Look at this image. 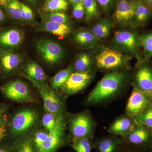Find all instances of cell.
I'll list each match as a JSON object with an SVG mask.
<instances>
[{"label":"cell","mask_w":152,"mask_h":152,"mask_svg":"<svg viewBox=\"0 0 152 152\" xmlns=\"http://www.w3.org/2000/svg\"><path fill=\"white\" fill-rule=\"evenodd\" d=\"M128 79L125 71L110 72L98 83L86 99L89 105H98L110 102L123 91Z\"/></svg>","instance_id":"cell-1"},{"label":"cell","mask_w":152,"mask_h":152,"mask_svg":"<svg viewBox=\"0 0 152 152\" xmlns=\"http://www.w3.org/2000/svg\"><path fill=\"white\" fill-rule=\"evenodd\" d=\"M95 59L98 69L113 72L129 67L132 58L118 50L104 48L96 55Z\"/></svg>","instance_id":"cell-2"},{"label":"cell","mask_w":152,"mask_h":152,"mask_svg":"<svg viewBox=\"0 0 152 152\" xmlns=\"http://www.w3.org/2000/svg\"><path fill=\"white\" fill-rule=\"evenodd\" d=\"M69 122V129L72 140L80 138L92 139L96 123L88 111L72 115Z\"/></svg>","instance_id":"cell-3"},{"label":"cell","mask_w":152,"mask_h":152,"mask_svg":"<svg viewBox=\"0 0 152 152\" xmlns=\"http://www.w3.org/2000/svg\"><path fill=\"white\" fill-rule=\"evenodd\" d=\"M37 114L32 110L25 109L17 112L11 121V134L18 137L26 135L37 124Z\"/></svg>","instance_id":"cell-4"},{"label":"cell","mask_w":152,"mask_h":152,"mask_svg":"<svg viewBox=\"0 0 152 152\" xmlns=\"http://www.w3.org/2000/svg\"><path fill=\"white\" fill-rule=\"evenodd\" d=\"M27 79L32 83L39 92L43 101L44 107L46 112L54 114L58 116H64V104L54 90L44 83Z\"/></svg>","instance_id":"cell-5"},{"label":"cell","mask_w":152,"mask_h":152,"mask_svg":"<svg viewBox=\"0 0 152 152\" xmlns=\"http://www.w3.org/2000/svg\"><path fill=\"white\" fill-rule=\"evenodd\" d=\"M152 102V95L134 88L128 101L126 113L134 118L143 113Z\"/></svg>","instance_id":"cell-6"},{"label":"cell","mask_w":152,"mask_h":152,"mask_svg":"<svg viewBox=\"0 0 152 152\" xmlns=\"http://www.w3.org/2000/svg\"><path fill=\"white\" fill-rule=\"evenodd\" d=\"M93 77L91 72H73L61 87V90L66 97L75 94L86 88Z\"/></svg>","instance_id":"cell-7"},{"label":"cell","mask_w":152,"mask_h":152,"mask_svg":"<svg viewBox=\"0 0 152 152\" xmlns=\"http://www.w3.org/2000/svg\"><path fill=\"white\" fill-rule=\"evenodd\" d=\"M4 94L11 100L22 103L34 102L27 86L19 80L9 82L1 87Z\"/></svg>","instance_id":"cell-8"},{"label":"cell","mask_w":152,"mask_h":152,"mask_svg":"<svg viewBox=\"0 0 152 152\" xmlns=\"http://www.w3.org/2000/svg\"><path fill=\"white\" fill-rule=\"evenodd\" d=\"M36 48L44 61L50 64L59 61L64 56V50L56 42L47 39L37 41Z\"/></svg>","instance_id":"cell-9"},{"label":"cell","mask_w":152,"mask_h":152,"mask_svg":"<svg viewBox=\"0 0 152 152\" xmlns=\"http://www.w3.org/2000/svg\"><path fill=\"white\" fill-rule=\"evenodd\" d=\"M112 15V20L119 25L132 26L134 16V0H118Z\"/></svg>","instance_id":"cell-10"},{"label":"cell","mask_w":152,"mask_h":152,"mask_svg":"<svg viewBox=\"0 0 152 152\" xmlns=\"http://www.w3.org/2000/svg\"><path fill=\"white\" fill-rule=\"evenodd\" d=\"M122 139L124 142L138 148L151 147L152 131L143 126L137 124L134 129Z\"/></svg>","instance_id":"cell-11"},{"label":"cell","mask_w":152,"mask_h":152,"mask_svg":"<svg viewBox=\"0 0 152 152\" xmlns=\"http://www.w3.org/2000/svg\"><path fill=\"white\" fill-rule=\"evenodd\" d=\"M139 37L135 33L128 31H117L115 33L114 41L120 47L138 57L140 45Z\"/></svg>","instance_id":"cell-12"},{"label":"cell","mask_w":152,"mask_h":152,"mask_svg":"<svg viewBox=\"0 0 152 152\" xmlns=\"http://www.w3.org/2000/svg\"><path fill=\"white\" fill-rule=\"evenodd\" d=\"M65 119L59 123L54 129L49 132L40 152H56L65 141L66 131Z\"/></svg>","instance_id":"cell-13"},{"label":"cell","mask_w":152,"mask_h":152,"mask_svg":"<svg viewBox=\"0 0 152 152\" xmlns=\"http://www.w3.org/2000/svg\"><path fill=\"white\" fill-rule=\"evenodd\" d=\"M137 125L134 118L125 113L114 120L108 128L107 132L123 138L132 131Z\"/></svg>","instance_id":"cell-14"},{"label":"cell","mask_w":152,"mask_h":152,"mask_svg":"<svg viewBox=\"0 0 152 152\" xmlns=\"http://www.w3.org/2000/svg\"><path fill=\"white\" fill-rule=\"evenodd\" d=\"M140 64L134 80V88L152 95V70L145 62Z\"/></svg>","instance_id":"cell-15"},{"label":"cell","mask_w":152,"mask_h":152,"mask_svg":"<svg viewBox=\"0 0 152 152\" xmlns=\"http://www.w3.org/2000/svg\"><path fill=\"white\" fill-rule=\"evenodd\" d=\"M134 27H140L145 25L152 17V8L143 0H134Z\"/></svg>","instance_id":"cell-16"},{"label":"cell","mask_w":152,"mask_h":152,"mask_svg":"<svg viewBox=\"0 0 152 152\" xmlns=\"http://www.w3.org/2000/svg\"><path fill=\"white\" fill-rule=\"evenodd\" d=\"M24 38V33L15 28L5 30L0 32V47L10 50L20 45Z\"/></svg>","instance_id":"cell-17"},{"label":"cell","mask_w":152,"mask_h":152,"mask_svg":"<svg viewBox=\"0 0 152 152\" xmlns=\"http://www.w3.org/2000/svg\"><path fill=\"white\" fill-rule=\"evenodd\" d=\"M21 61L20 55L10 50H1L0 64L3 72L9 74L15 71Z\"/></svg>","instance_id":"cell-18"},{"label":"cell","mask_w":152,"mask_h":152,"mask_svg":"<svg viewBox=\"0 0 152 152\" xmlns=\"http://www.w3.org/2000/svg\"><path fill=\"white\" fill-rule=\"evenodd\" d=\"M123 143L122 138L112 134L98 140L94 145L98 152H117Z\"/></svg>","instance_id":"cell-19"},{"label":"cell","mask_w":152,"mask_h":152,"mask_svg":"<svg viewBox=\"0 0 152 152\" xmlns=\"http://www.w3.org/2000/svg\"><path fill=\"white\" fill-rule=\"evenodd\" d=\"M40 30L50 33L55 35L64 38L70 34L71 28L67 24H60L45 20L39 26Z\"/></svg>","instance_id":"cell-20"},{"label":"cell","mask_w":152,"mask_h":152,"mask_svg":"<svg viewBox=\"0 0 152 152\" xmlns=\"http://www.w3.org/2000/svg\"><path fill=\"white\" fill-rule=\"evenodd\" d=\"M75 42L79 45L85 48H91L96 45L100 40L91 30H79L74 36Z\"/></svg>","instance_id":"cell-21"},{"label":"cell","mask_w":152,"mask_h":152,"mask_svg":"<svg viewBox=\"0 0 152 152\" xmlns=\"http://www.w3.org/2000/svg\"><path fill=\"white\" fill-rule=\"evenodd\" d=\"M26 78L33 80L34 81L44 83L47 78L46 74L43 69L37 63L31 62L27 64L25 68Z\"/></svg>","instance_id":"cell-22"},{"label":"cell","mask_w":152,"mask_h":152,"mask_svg":"<svg viewBox=\"0 0 152 152\" xmlns=\"http://www.w3.org/2000/svg\"><path fill=\"white\" fill-rule=\"evenodd\" d=\"M12 149V152H36L33 137L27 135L19 137Z\"/></svg>","instance_id":"cell-23"},{"label":"cell","mask_w":152,"mask_h":152,"mask_svg":"<svg viewBox=\"0 0 152 152\" xmlns=\"http://www.w3.org/2000/svg\"><path fill=\"white\" fill-rule=\"evenodd\" d=\"M113 20L110 18H106L97 23L93 26L91 31L99 39L107 37L113 25Z\"/></svg>","instance_id":"cell-24"},{"label":"cell","mask_w":152,"mask_h":152,"mask_svg":"<svg viewBox=\"0 0 152 152\" xmlns=\"http://www.w3.org/2000/svg\"><path fill=\"white\" fill-rule=\"evenodd\" d=\"M74 68L72 66L60 71L50 80V85L53 90L59 89L73 72Z\"/></svg>","instance_id":"cell-25"},{"label":"cell","mask_w":152,"mask_h":152,"mask_svg":"<svg viewBox=\"0 0 152 152\" xmlns=\"http://www.w3.org/2000/svg\"><path fill=\"white\" fill-rule=\"evenodd\" d=\"M2 7L10 18L15 21L22 20L21 3L19 0H10Z\"/></svg>","instance_id":"cell-26"},{"label":"cell","mask_w":152,"mask_h":152,"mask_svg":"<svg viewBox=\"0 0 152 152\" xmlns=\"http://www.w3.org/2000/svg\"><path fill=\"white\" fill-rule=\"evenodd\" d=\"M83 3L87 22L91 21L100 17L101 12L96 0H83Z\"/></svg>","instance_id":"cell-27"},{"label":"cell","mask_w":152,"mask_h":152,"mask_svg":"<svg viewBox=\"0 0 152 152\" xmlns=\"http://www.w3.org/2000/svg\"><path fill=\"white\" fill-rule=\"evenodd\" d=\"M69 2L67 0H49L44 5L42 10L46 13L67 10Z\"/></svg>","instance_id":"cell-28"},{"label":"cell","mask_w":152,"mask_h":152,"mask_svg":"<svg viewBox=\"0 0 152 152\" xmlns=\"http://www.w3.org/2000/svg\"><path fill=\"white\" fill-rule=\"evenodd\" d=\"M140 45L143 48L144 59L145 62L152 57V32L139 37Z\"/></svg>","instance_id":"cell-29"},{"label":"cell","mask_w":152,"mask_h":152,"mask_svg":"<svg viewBox=\"0 0 152 152\" xmlns=\"http://www.w3.org/2000/svg\"><path fill=\"white\" fill-rule=\"evenodd\" d=\"M64 116H58L52 113L47 112L42 119L43 126L49 132L53 130L61 121L64 119Z\"/></svg>","instance_id":"cell-30"},{"label":"cell","mask_w":152,"mask_h":152,"mask_svg":"<svg viewBox=\"0 0 152 152\" xmlns=\"http://www.w3.org/2000/svg\"><path fill=\"white\" fill-rule=\"evenodd\" d=\"M91 66L92 61L89 56L83 53L78 57L73 68L75 72H91Z\"/></svg>","instance_id":"cell-31"},{"label":"cell","mask_w":152,"mask_h":152,"mask_svg":"<svg viewBox=\"0 0 152 152\" xmlns=\"http://www.w3.org/2000/svg\"><path fill=\"white\" fill-rule=\"evenodd\" d=\"M134 119L137 124L143 126L152 131V102L145 111Z\"/></svg>","instance_id":"cell-32"},{"label":"cell","mask_w":152,"mask_h":152,"mask_svg":"<svg viewBox=\"0 0 152 152\" xmlns=\"http://www.w3.org/2000/svg\"><path fill=\"white\" fill-rule=\"evenodd\" d=\"M43 18L46 20L60 24H67L69 22V18L62 12L48 13L42 15Z\"/></svg>","instance_id":"cell-33"},{"label":"cell","mask_w":152,"mask_h":152,"mask_svg":"<svg viewBox=\"0 0 152 152\" xmlns=\"http://www.w3.org/2000/svg\"><path fill=\"white\" fill-rule=\"evenodd\" d=\"M72 147L76 152H91V145L88 139L73 140Z\"/></svg>","instance_id":"cell-34"},{"label":"cell","mask_w":152,"mask_h":152,"mask_svg":"<svg viewBox=\"0 0 152 152\" xmlns=\"http://www.w3.org/2000/svg\"><path fill=\"white\" fill-rule=\"evenodd\" d=\"M49 134V132L47 130L38 131L35 134L33 137V140L36 152H40Z\"/></svg>","instance_id":"cell-35"},{"label":"cell","mask_w":152,"mask_h":152,"mask_svg":"<svg viewBox=\"0 0 152 152\" xmlns=\"http://www.w3.org/2000/svg\"><path fill=\"white\" fill-rule=\"evenodd\" d=\"M101 12L110 13L113 10L118 0H96Z\"/></svg>","instance_id":"cell-36"},{"label":"cell","mask_w":152,"mask_h":152,"mask_svg":"<svg viewBox=\"0 0 152 152\" xmlns=\"http://www.w3.org/2000/svg\"><path fill=\"white\" fill-rule=\"evenodd\" d=\"M7 120L5 113L0 115V142L7 136Z\"/></svg>","instance_id":"cell-37"},{"label":"cell","mask_w":152,"mask_h":152,"mask_svg":"<svg viewBox=\"0 0 152 152\" xmlns=\"http://www.w3.org/2000/svg\"><path fill=\"white\" fill-rule=\"evenodd\" d=\"M72 14L74 18L76 19L79 20L83 18L85 15V10L83 2L73 6Z\"/></svg>","instance_id":"cell-38"},{"label":"cell","mask_w":152,"mask_h":152,"mask_svg":"<svg viewBox=\"0 0 152 152\" xmlns=\"http://www.w3.org/2000/svg\"><path fill=\"white\" fill-rule=\"evenodd\" d=\"M21 17L22 20L31 21L33 20L34 15L31 9L28 6L21 3Z\"/></svg>","instance_id":"cell-39"},{"label":"cell","mask_w":152,"mask_h":152,"mask_svg":"<svg viewBox=\"0 0 152 152\" xmlns=\"http://www.w3.org/2000/svg\"><path fill=\"white\" fill-rule=\"evenodd\" d=\"M3 9L0 7V24L4 22L7 18V14Z\"/></svg>","instance_id":"cell-40"},{"label":"cell","mask_w":152,"mask_h":152,"mask_svg":"<svg viewBox=\"0 0 152 152\" xmlns=\"http://www.w3.org/2000/svg\"><path fill=\"white\" fill-rule=\"evenodd\" d=\"M8 109V107L4 104H0V115L6 113Z\"/></svg>","instance_id":"cell-41"},{"label":"cell","mask_w":152,"mask_h":152,"mask_svg":"<svg viewBox=\"0 0 152 152\" xmlns=\"http://www.w3.org/2000/svg\"><path fill=\"white\" fill-rule=\"evenodd\" d=\"M0 152H12V148L5 146H0Z\"/></svg>","instance_id":"cell-42"},{"label":"cell","mask_w":152,"mask_h":152,"mask_svg":"<svg viewBox=\"0 0 152 152\" xmlns=\"http://www.w3.org/2000/svg\"><path fill=\"white\" fill-rule=\"evenodd\" d=\"M69 3H70L73 6L79 3L82 2L83 0H67Z\"/></svg>","instance_id":"cell-43"},{"label":"cell","mask_w":152,"mask_h":152,"mask_svg":"<svg viewBox=\"0 0 152 152\" xmlns=\"http://www.w3.org/2000/svg\"><path fill=\"white\" fill-rule=\"evenodd\" d=\"M10 0H0V6L3 7Z\"/></svg>","instance_id":"cell-44"},{"label":"cell","mask_w":152,"mask_h":152,"mask_svg":"<svg viewBox=\"0 0 152 152\" xmlns=\"http://www.w3.org/2000/svg\"><path fill=\"white\" fill-rule=\"evenodd\" d=\"M119 149H118V151H117V152H138L137 151H134V150H122V151H120L119 149Z\"/></svg>","instance_id":"cell-45"},{"label":"cell","mask_w":152,"mask_h":152,"mask_svg":"<svg viewBox=\"0 0 152 152\" xmlns=\"http://www.w3.org/2000/svg\"><path fill=\"white\" fill-rule=\"evenodd\" d=\"M152 8V0H143Z\"/></svg>","instance_id":"cell-46"},{"label":"cell","mask_w":152,"mask_h":152,"mask_svg":"<svg viewBox=\"0 0 152 152\" xmlns=\"http://www.w3.org/2000/svg\"><path fill=\"white\" fill-rule=\"evenodd\" d=\"M26 1H27L29 2L34 3L36 2L37 0H26Z\"/></svg>","instance_id":"cell-47"},{"label":"cell","mask_w":152,"mask_h":152,"mask_svg":"<svg viewBox=\"0 0 152 152\" xmlns=\"http://www.w3.org/2000/svg\"><path fill=\"white\" fill-rule=\"evenodd\" d=\"M150 148H151V151H152V143L151 145V147H150Z\"/></svg>","instance_id":"cell-48"},{"label":"cell","mask_w":152,"mask_h":152,"mask_svg":"<svg viewBox=\"0 0 152 152\" xmlns=\"http://www.w3.org/2000/svg\"><path fill=\"white\" fill-rule=\"evenodd\" d=\"M45 1H49V0H45Z\"/></svg>","instance_id":"cell-49"},{"label":"cell","mask_w":152,"mask_h":152,"mask_svg":"<svg viewBox=\"0 0 152 152\" xmlns=\"http://www.w3.org/2000/svg\"><path fill=\"white\" fill-rule=\"evenodd\" d=\"M1 28H0V31H1Z\"/></svg>","instance_id":"cell-50"}]
</instances>
